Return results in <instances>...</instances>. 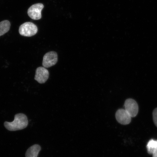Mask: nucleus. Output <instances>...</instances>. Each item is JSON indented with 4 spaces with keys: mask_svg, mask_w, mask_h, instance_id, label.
Listing matches in <instances>:
<instances>
[{
    "mask_svg": "<svg viewBox=\"0 0 157 157\" xmlns=\"http://www.w3.org/2000/svg\"><path fill=\"white\" fill-rule=\"evenodd\" d=\"M28 123L26 116L24 114L20 113L15 115L14 121L12 122L5 121L4 126L7 130L16 131L25 128L28 125Z\"/></svg>",
    "mask_w": 157,
    "mask_h": 157,
    "instance_id": "obj_1",
    "label": "nucleus"
},
{
    "mask_svg": "<svg viewBox=\"0 0 157 157\" xmlns=\"http://www.w3.org/2000/svg\"><path fill=\"white\" fill-rule=\"evenodd\" d=\"M38 30L36 25L33 23L27 22L20 26L19 31V34L22 36L31 37L36 34Z\"/></svg>",
    "mask_w": 157,
    "mask_h": 157,
    "instance_id": "obj_2",
    "label": "nucleus"
},
{
    "mask_svg": "<svg viewBox=\"0 0 157 157\" xmlns=\"http://www.w3.org/2000/svg\"><path fill=\"white\" fill-rule=\"evenodd\" d=\"M44 7L42 3L35 4L31 6L28 10V15L29 17L33 20H38L42 17L41 12Z\"/></svg>",
    "mask_w": 157,
    "mask_h": 157,
    "instance_id": "obj_3",
    "label": "nucleus"
},
{
    "mask_svg": "<svg viewBox=\"0 0 157 157\" xmlns=\"http://www.w3.org/2000/svg\"><path fill=\"white\" fill-rule=\"evenodd\" d=\"M58 55L54 52H49L45 54L43 58L42 65L45 68L50 67L58 62Z\"/></svg>",
    "mask_w": 157,
    "mask_h": 157,
    "instance_id": "obj_4",
    "label": "nucleus"
},
{
    "mask_svg": "<svg viewBox=\"0 0 157 157\" xmlns=\"http://www.w3.org/2000/svg\"><path fill=\"white\" fill-rule=\"evenodd\" d=\"M125 109L131 117L136 116L139 111V106L136 101L132 99H127L124 103Z\"/></svg>",
    "mask_w": 157,
    "mask_h": 157,
    "instance_id": "obj_5",
    "label": "nucleus"
},
{
    "mask_svg": "<svg viewBox=\"0 0 157 157\" xmlns=\"http://www.w3.org/2000/svg\"><path fill=\"white\" fill-rule=\"evenodd\" d=\"M115 117L118 122L123 125H127L130 123L132 117L129 113L123 109L117 110L116 113Z\"/></svg>",
    "mask_w": 157,
    "mask_h": 157,
    "instance_id": "obj_6",
    "label": "nucleus"
},
{
    "mask_svg": "<svg viewBox=\"0 0 157 157\" xmlns=\"http://www.w3.org/2000/svg\"><path fill=\"white\" fill-rule=\"evenodd\" d=\"M49 77L48 70L44 67H39L36 69L35 79L38 83L42 84L45 83Z\"/></svg>",
    "mask_w": 157,
    "mask_h": 157,
    "instance_id": "obj_7",
    "label": "nucleus"
},
{
    "mask_svg": "<svg viewBox=\"0 0 157 157\" xmlns=\"http://www.w3.org/2000/svg\"><path fill=\"white\" fill-rule=\"evenodd\" d=\"M41 150V147L39 145H33L26 151L25 154V157H37Z\"/></svg>",
    "mask_w": 157,
    "mask_h": 157,
    "instance_id": "obj_8",
    "label": "nucleus"
},
{
    "mask_svg": "<svg viewBox=\"0 0 157 157\" xmlns=\"http://www.w3.org/2000/svg\"><path fill=\"white\" fill-rule=\"evenodd\" d=\"M10 25V23L7 20L3 21L0 22V36L9 31Z\"/></svg>",
    "mask_w": 157,
    "mask_h": 157,
    "instance_id": "obj_9",
    "label": "nucleus"
},
{
    "mask_svg": "<svg viewBox=\"0 0 157 157\" xmlns=\"http://www.w3.org/2000/svg\"><path fill=\"white\" fill-rule=\"evenodd\" d=\"M147 151L149 154H152L157 148V140L151 139L147 145Z\"/></svg>",
    "mask_w": 157,
    "mask_h": 157,
    "instance_id": "obj_10",
    "label": "nucleus"
},
{
    "mask_svg": "<svg viewBox=\"0 0 157 157\" xmlns=\"http://www.w3.org/2000/svg\"><path fill=\"white\" fill-rule=\"evenodd\" d=\"M153 121L157 127V108L155 109L152 113Z\"/></svg>",
    "mask_w": 157,
    "mask_h": 157,
    "instance_id": "obj_11",
    "label": "nucleus"
},
{
    "mask_svg": "<svg viewBox=\"0 0 157 157\" xmlns=\"http://www.w3.org/2000/svg\"><path fill=\"white\" fill-rule=\"evenodd\" d=\"M152 155L153 157H157V148L153 152Z\"/></svg>",
    "mask_w": 157,
    "mask_h": 157,
    "instance_id": "obj_12",
    "label": "nucleus"
}]
</instances>
